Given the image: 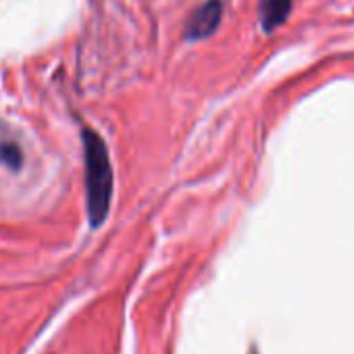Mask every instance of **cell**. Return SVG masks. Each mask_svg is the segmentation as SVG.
<instances>
[{
  "mask_svg": "<svg viewBox=\"0 0 354 354\" xmlns=\"http://www.w3.org/2000/svg\"><path fill=\"white\" fill-rule=\"evenodd\" d=\"M223 17V3L221 0H207L203 7H198L190 19L186 21V38L188 40H201L211 36Z\"/></svg>",
  "mask_w": 354,
  "mask_h": 354,
  "instance_id": "2",
  "label": "cell"
},
{
  "mask_svg": "<svg viewBox=\"0 0 354 354\" xmlns=\"http://www.w3.org/2000/svg\"><path fill=\"white\" fill-rule=\"evenodd\" d=\"M292 9V0H261L259 5V17H261V26L265 32L275 30L277 26H281Z\"/></svg>",
  "mask_w": 354,
  "mask_h": 354,
  "instance_id": "3",
  "label": "cell"
},
{
  "mask_svg": "<svg viewBox=\"0 0 354 354\" xmlns=\"http://www.w3.org/2000/svg\"><path fill=\"white\" fill-rule=\"evenodd\" d=\"M0 160H5L9 167L17 169L19 162H21V152H19V148H17L13 142H3V144H0Z\"/></svg>",
  "mask_w": 354,
  "mask_h": 354,
  "instance_id": "4",
  "label": "cell"
},
{
  "mask_svg": "<svg viewBox=\"0 0 354 354\" xmlns=\"http://www.w3.org/2000/svg\"><path fill=\"white\" fill-rule=\"evenodd\" d=\"M84 152H86V196L88 215L92 227H98L111 209L113 198V167L109 158L106 144L96 131H84Z\"/></svg>",
  "mask_w": 354,
  "mask_h": 354,
  "instance_id": "1",
  "label": "cell"
}]
</instances>
